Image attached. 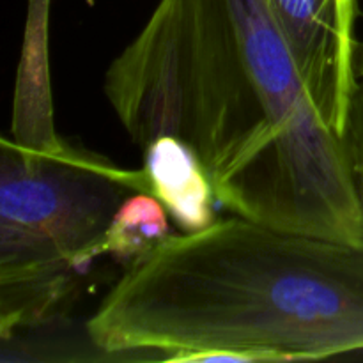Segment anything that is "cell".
<instances>
[{
	"label": "cell",
	"instance_id": "1",
	"mask_svg": "<svg viewBox=\"0 0 363 363\" xmlns=\"http://www.w3.org/2000/svg\"><path fill=\"white\" fill-rule=\"evenodd\" d=\"M105 94L140 149L183 140L236 216L363 245L346 140L323 119L268 0H160L106 69Z\"/></svg>",
	"mask_w": 363,
	"mask_h": 363
},
{
	"label": "cell",
	"instance_id": "2",
	"mask_svg": "<svg viewBox=\"0 0 363 363\" xmlns=\"http://www.w3.org/2000/svg\"><path fill=\"white\" fill-rule=\"evenodd\" d=\"M96 350L172 362L323 360L363 351V245L236 216L170 234L85 325Z\"/></svg>",
	"mask_w": 363,
	"mask_h": 363
},
{
	"label": "cell",
	"instance_id": "3",
	"mask_svg": "<svg viewBox=\"0 0 363 363\" xmlns=\"http://www.w3.org/2000/svg\"><path fill=\"white\" fill-rule=\"evenodd\" d=\"M147 194L144 170H126L62 138H2L0 286L71 282L101 255L119 206Z\"/></svg>",
	"mask_w": 363,
	"mask_h": 363
},
{
	"label": "cell",
	"instance_id": "4",
	"mask_svg": "<svg viewBox=\"0 0 363 363\" xmlns=\"http://www.w3.org/2000/svg\"><path fill=\"white\" fill-rule=\"evenodd\" d=\"M323 119L344 138L357 89V0H268Z\"/></svg>",
	"mask_w": 363,
	"mask_h": 363
},
{
	"label": "cell",
	"instance_id": "5",
	"mask_svg": "<svg viewBox=\"0 0 363 363\" xmlns=\"http://www.w3.org/2000/svg\"><path fill=\"white\" fill-rule=\"evenodd\" d=\"M147 194L155 195L184 233L215 222L218 202L208 174L183 140L170 135L155 138L142 149Z\"/></svg>",
	"mask_w": 363,
	"mask_h": 363
},
{
	"label": "cell",
	"instance_id": "6",
	"mask_svg": "<svg viewBox=\"0 0 363 363\" xmlns=\"http://www.w3.org/2000/svg\"><path fill=\"white\" fill-rule=\"evenodd\" d=\"M170 236L169 213L151 194H133L119 206L101 247L119 264H137Z\"/></svg>",
	"mask_w": 363,
	"mask_h": 363
},
{
	"label": "cell",
	"instance_id": "7",
	"mask_svg": "<svg viewBox=\"0 0 363 363\" xmlns=\"http://www.w3.org/2000/svg\"><path fill=\"white\" fill-rule=\"evenodd\" d=\"M344 140H346L347 151H350L354 176H357V183L363 199V43H360V50H358L357 89H354L353 101H351Z\"/></svg>",
	"mask_w": 363,
	"mask_h": 363
}]
</instances>
